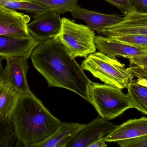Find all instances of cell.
I'll list each match as a JSON object with an SVG mask.
<instances>
[{
  "mask_svg": "<svg viewBox=\"0 0 147 147\" xmlns=\"http://www.w3.org/2000/svg\"><path fill=\"white\" fill-rule=\"evenodd\" d=\"M30 58L49 86L69 90L87 101V87L90 80L57 38L40 41Z\"/></svg>",
  "mask_w": 147,
  "mask_h": 147,
  "instance_id": "cell-1",
  "label": "cell"
},
{
  "mask_svg": "<svg viewBox=\"0 0 147 147\" xmlns=\"http://www.w3.org/2000/svg\"><path fill=\"white\" fill-rule=\"evenodd\" d=\"M10 120L16 137L25 147L46 140L62 122L32 92L19 97Z\"/></svg>",
  "mask_w": 147,
  "mask_h": 147,
  "instance_id": "cell-2",
  "label": "cell"
},
{
  "mask_svg": "<svg viewBox=\"0 0 147 147\" xmlns=\"http://www.w3.org/2000/svg\"><path fill=\"white\" fill-rule=\"evenodd\" d=\"M87 101L96 109L101 117L112 120L133 108L127 94L119 88L90 81L87 87Z\"/></svg>",
  "mask_w": 147,
  "mask_h": 147,
  "instance_id": "cell-3",
  "label": "cell"
},
{
  "mask_svg": "<svg viewBox=\"0 0 147 147\" xmlns=\"http://www.w3.org/2000/svg\"><path fill=\"white\" fill-rule=\"evenodd\" d=\"M81 67L105 84L121 90L127 88L134 77L116 58L100 51L88 55L82 61Z\"/></svg>",
  "mask_w": 147,
  "mask_h": 147,
  "instance_id": "cell-4",
  "label": "cell"
},
{
  "mask_svg": "<svg viewBox=\"0 0 147 147\" xmlns=\"http://www.w3.org/2000/svg\"><path fill=\"white\" fill-rule=\"evenodd\" d=\"M62 21L61 30L55 38L64 45L72 58H86L96 52V35L93 30L68 18H63Z\"/></svg>",
  "mask_w": 147,
  "mask_h": 147,
  "instance_id": "cell-5",
  "label": "cell"
},
{
  "mask_svg": "<svg viewBox=\"0 0 147 147\" xmlns=\"http://www.w3.org/2000/svg\"><path fill=\"white\" fill-rule=\"evenodd\" d=\"M7 64L0 75V82L8 86L20 96L30 94L27 73L29 68L28 59L22 56L6 59Z\"/></svg>",
  "mask_w": 147,
  "mask_h": 147,
  "instance_id": "cell-6",
  "label": "cell"
},
{
  "mask_svg": "<svg viewBox=\"0 0 147 147\" xmlns=\"http://www.w3.org/2000/svg\"><path fill=\"white\" fill-rule=\"evenodd\" d=\"M30 20L29 16L0 5V35L29 38L31 35L28 24Z\"/></svg>",
  "mask_w": 147,
  "mask_h": 147,
  "instance_id": "cell-7",
  "label": "cell"
},
{
  "mask_svg": "<svg viewBox=\"0 0 147 147\" xmlns=\"http://www.w3.org/2000/svg\"><path fill=\"white\" fill-rule=\"evenodd\" d=\"M33 18L28 24V29L30 35L39 41L54 38L61 30L62 21L59 13L48 11Z\"/></svg>",
  "mask_w": 147,
  "mask_h": 147,
  "instance_id": "cell-8",
  "label": "cell"
},
{
  "mask_svg": "<svg viewBox=\"0 0 147 147\" xmlns=\"http://www.w3.org/2000/svg\"><path fill=\"white\" fill-rule=\"evenodd\" d=\"M98 33L109 38L126 35H147V14L132 11L124 16L121 21L107 27Z\"/></svg>",
  "mask_w": 147,
  "mask_h": 147,
  "instance_id": "cell-9",
  "label": "cell"
},
{
  "mask_svg": "<svg viewBox=\"0 0 147 147\" xmlns=\"http://www.w3.org/2000/svg\"><path fill=\"white\" fill-rule=\"evenodd\" d=\"M116 127L106 119L102 117L96 118L90 123L85 124L67 147H88L94 142L108 135Z\"/></svg>",
  "mask_w": 147,
  "mask_h": 147,
  "instance_id": "cell-10",
  "label": "cell"
},
{
  "mask_svg": "<svg viewBox=\"0 0 147 147\" xmlns=\"http://www.w3.org/2000/svg\"><path fill=\"white\" fill-rule=\"evenodd\" d=\"M40 42L32 35L26 39L0 35V56L6 60L8 58L16 56L28 59Z\"/></svg>",
  "mask_w": 147,
  "mask_h": 147,
  "instance_id": "cell-11",
  "label": "cell"
},
{
  "mask_svg": "<svg viewBox=\"0 0 147 147\" xmlns=\"http://www.w3.org/2000/svg\"><path fill=\"white\" fill-rule=\"evenodd\" d=\"M74 19L83 20L91 29L99 33L107 27L121 21L123 16L117 14H103L89 10L77 4L71 11Z\"/></svg>",
  "mask_w": 147,
  "mask_h": 147,
  "instance_id": "cell-12",
  "label": "cell"
},
{
  "mask_svg": "<svg viewBox=\"0 0 147 147\" xmlns=\"http://www.w3.org/2000/svg\"><path fill=\"white\" fill-rule=\"evenodd\" d=\"M95 42L96 49L112 58L121 56L129 59L145 54L147 51L115 39L101 35L96 36Z\"/></svg>",
  "mask_w": 147,
  "mask_h": 147,
  "instance_id": "cell-13",
  "label": "cell"
},
{
  "mask_svg": "<svg viewBox=\"0 0 147 147\" xmlns=\"http://www.w3.org/2000/svg\"><path fill=\"white\" fill-rule=\"evenodd\" d=\"M147 135V118L128 120L116 126L110 133L104 137L106 142H117Z\"/></svg>",
  "mask_w": 147,
  "mask_h": 147,
  "instance_id": "cell-14",
  "label": "cell"
},
{
  "mask_svg": "<svg viewBox=\"0 0 147 147\" xmlns=\"http://www.w3.org/2000/svg\"><path fill=\"white\" fill-rule=\"evenodd\" d=\"M84 126L75 123L61 122L50 137L31 147H66Z\"/></svg>",
  "mask_w": 147,
  "mask_h": 147,
  "instance_id": "cell-15",
  "label": "cell"
},
{
  "mask_svg": "<svg viewBox=\"0 0 147 147\" xmlns=\"http://www.w3.org/2000/svg\"><path fill=\"white\" fill-rule=\"evenodd\" d=\"M127 95L132 104L133 108L147 115V87L138 80H131L127 88Z\"/></svg>",
  "mask_w": 147,
  "mask_h": 147,
  "instance_id": "cell-16",
  "label": "cell"
},
{
  "mask_svg": "<svg viewBox=\"0 0 147 147\" xmlns=\"http://www.w3.org/2000/svg\"><path fill=\"white\" fill-rule=\"evenodd\" d=\"M1 83V82H0ZM20 96L8 86L0 83V119H10Z\"/></svg>",
  "mask_w": 147,
  "mask_h": 147,
  "instance_id": "cell-17",
  "label": "cell"
},
{
  "mask_svg": "<svg viewBox=\"0 0 147 147\" xmlns=\"http://www.w3.org/2000/svg\"><path fill=\"white\" fill-rule=\"evenodd\" d=\"M20 144L23 145L16 137L10 119H0V147L20 146Z\"/></svg>",
  "mask_w": 147,
  "mask_h": 147,
  "instance_id": "cell-18",
  "label": "cell"
},
{
  "mask_svg": "<svg viewBox=\"0 0 147 147\" xmlns=\"http://www.w3.org/2000/svg\"><path fill=\"white\" fill-rule=\"evenodd\" d=\"M41 7L59 14L71 12L77 5L78 0H30Z\"/></svg>",
  "mask_w": 147,
  "mask_h": 147,
  "instance_id": "cell-19",
  "label": "cell"
},
{
  "mask_svg": "<svg viewBox=\"0 0 147 147\" xmlns=\"http://www.w3.org/2000/svg\"><path fill=\"white\" fill-rule=\"evenodd\" d=\"M0 5L9 8L32 14L33 16L49 11L48 9L31 1L20 2L0 0Z\"/></svg>",
  "mask_w": 147,
  "mask_h": 147,
  "instance_id": "cell-20",
  "label": "cell"
},
{
  "mask_svg": "<svg viewBox=\"0 0 147 147\" xmlns=\"http://www.w3.org/2000/svg\"><path fill=\"white\" fill-rule=\"evenodd\" d=\"M121 42L147 51V35H126L110 37Z\"/></svg>",
  "mask_w": 147,
  "mask_h": 147,
  "instance_id": "cell-21",
  "label": "cell"
},
{
  "mask_svg": "<svg viewBox=\"0 0 147 147\" xmlns=\"http://www.w3.org/2000/svg\"><path fill=\"white\" fill-rule=\"evenodd\" d=\"M117 142L121 147H147V135Z\"/></svg>",
  "mask_w": 147,
  "mask_h": 147,
  "instance_id": "cell-22",
  "label": "cell"
},
{
  "mask_svg": "<svg viewBox=\"0 0 147 147\" xmlns=\"http://www.w3.org/2000/svg\"><path fill=\"white\" fill-rule=\"evenodd\" d=\"M118 8L124 16L133 11L129 0H104Z\"/></svg>",
  "mask_w": 147,
  "mask_h": 147,
  "instance_id": "cell-23",
  "label": "cell"
},
{
  "mask_svg": "<svg viewBox=\"0 0 147 147\" xmlns=\"http://www.w3.org/2000/svg\"><path fill=\"white\" fill-rule=\"evenodd\" d=\"M127 69L138 79L147 82V67L131 65Z\"/></svg>",
  "mask_w": 147,
  "mask_h": 147,
  "instance_id": "cell-24",
  "label": "cell"
},
{
  "mask_svg": "<svg viewBox=\"0 0 147 147\" xmlns=\"http://www.w3.org/2000/svg\"><path fill=\"white\" fill-rule=\"evenodd\" d=\"M133 11L147 14V0H129Z\"/></svg>",
  "mask_w": 147,
  "mask_h": 147,
  "instance_id": "cell-25",
  "label": "cell"
},
{
  "mask_svg": "<svg viewBox=\"0 0 147 147\" xmlns=\"http://www.w3.org/2000/svg\"><path fill=\"white\" fill-rule=\"evenodd\" d=\"M130 65H136L141 67H147V51L145 54L129 59Z\"/></svg>",
  "mask_w": 147,
  "mask_h": 147,
  "instance_id": "cell-26",
  "label": "cell"
},
{
  "mask_svg": "<svg viewBox=\"0 0 147 147\" xmlns=\"http://www.w3.org/2000/svg\"><path fill=\"white\" fill-rule=\"evenodd\" d=\"M107 146L104 138H101L92 143L88 147H106Z\"/></svg>",
  "mask_w": 147,
  "mask_h": 147,
  "instance_id": "cell-27",
  "label": "cell"
},
{
  "mask_svg": "<svg viewBox=\"0 0 147 147\" xmlns=\"http://www.w3.org/2000/svg\"><path fill=\"white\" fill-rule=\"evenodd\" d=\"M4 59L2 57L0 56V75H1V72L2 70V60H3Z\"/></svg>",
  "mask_w": 147,
  "mask_h": 147,
  "instance_id": "cell-28",
  "label": "cell"
},
{
  "mask_svg": "<svg viewBox=\"0 0 147 147\" xmlns=\"http://www.w3.org/2000/svg\"><path fill=\"white\" fill-rule=\"evenodd\" d=\"M137 80L142 84L143 85L147 87V82H146V81H143V80H140V79H137Z\"/></svg>",
  "mask_w": 147,
  "mask_h": 147,
  "instance_id": "cell-29",
  "label": "cell"
},
{
  "mask_svg": "<svg viewBox=\"0 0 147 147\" xmlns=\"http://www.w3.org/2000/svg\"><path fill=\"white\" fill-rule=\"evenodd\" d=\"M7 1H28L30 0H7Z\"/></svg>",
  "mask_w": 147,
  "mask_h": 147,
  "instance_id": "cell-30",
  "label": "cell"
},
{
  "mask_svg": "<svg viewBox=\"0 0 147 147\" xmlns=\"http://www.w3.org/2000/svg\"></svg>",
  "mask_w": 147,
  "mask_h": 147,
  "instance_id": "cell-31",
  "label": "cell"
}]
</instances>
